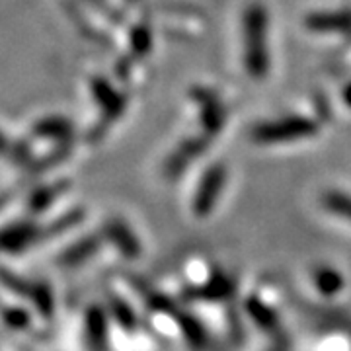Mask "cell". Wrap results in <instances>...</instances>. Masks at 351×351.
<instances>
[{"label": "cell", "mask_w": 351, "mask_h": 351, "mask_svg": "<svg viewBox=\"0 0 351 351\" xmlns=\"http://www.w3.org/2000/svg\"><path fill=\"white\" fill-rule=\"evenodd\" d=\"M324 207L330 213L339 215L343 219L351 221V197L339 191H330L324 195Z\"/></svg>", "instance_id": "cell-7"}, {"label": "cell", "mask_w": 351, "mask_h": 351, "mask_svg": "<svg viewBox=\"0 0 351 351\" xmlns=\"http://www.w3.org/2000/svg\"><path fill=\"white\" fill-rule=\"evenodd\" d=\"M108 237L121 248L127 258H138L141 256V244L135 239V234H131V230L123 223H113L108 228Z\"/></svg>", "instance_id": "cell-4"}, {"label": "cell", "mask_w": 351, "mask_h": 351, "mask_svg": "<svg viewBox=\"0 0 351 351\" xmlns=\"http://www.w3.org/2000/svg\"><path fill=\"white\" fill-rule=\"evenodd\" d=\"M313 279L316 289H318L322 295H328V297L339 293L341 287H343V277L339 276V271L332 269V267H320V269H316Z\"/></svg>", "instance_id": "cell-5"}, {"label": "cell", "mask_w": 351, "mask_h": 351, "mask_svg": "<svg viewBox=\"0 0 351 351\" xmlns=\"http://www.w3.org/2000/svg\"><path fill=\"white\" fill-rule=\"evenodd\" d=\"M225 180L226 172L221 164H217V166L207 170V174L203 176V180H201L197 193L193 195V203H191L193 213L197 217H205V215L213 211L215 203H217L221 191H223V186H225Z\"/></svg>", "instance_id": "cell-3"}, {"label": "cell", "mask_w": 351, "mask_h": 351, "mask_svg": "<svg viewBox=\"0 0 351 351\" xmlns=\"http://www.w3.org/2000/svg\"><path fill=\"white\" fill-rule=\"evenodd\" d=\"M314 131H316V127L308 119L287 117L281 121H274V123H265V125L258 127L254 137L260 143H287V141L313 135Z\"/></svg>", "instance_id": "cell-2"}, {"label": "cell", "mask_w": 351, "mask_h": 351, "mask_svg": "<svg viewBox=\"0 0 351 351\" xmlns=\"http://www.w3.org/2000/svg\"><path fill=\"white\" fill-rule=\"evenodd\" d=\"M308 25L314 29H350L351 16L348 12L341 14H320L308 20Z\"/></svg>", "instance_id": "cell-6"}, {"label": "cell", "mask_w": 351, "mask_h": 351, "mask_svg": "<svg viewBox=\"0 0 351 351\" xmlns=\"http://www.w3.org/2000/svg\"><path fill=\"white\" fill-rule=\"evenodd\" d=\"M246 66L254 76H262L267 69V49H265V12L254 6L246 14Z\"/></svg>", "instance_id": "cell-1"}]
</instances>
